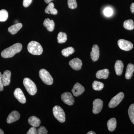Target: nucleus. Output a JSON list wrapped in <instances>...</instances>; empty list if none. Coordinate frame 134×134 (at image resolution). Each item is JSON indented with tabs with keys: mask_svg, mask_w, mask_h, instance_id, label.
Masks as SVG:
<instances>
[{
	"mask_svg": "<svg viewBox=\"0 0 134 134\" xmlns=\"http://www.w3.org/2000/svg\"><path fill=\"white\" fill-rule=\"evenodd\" d=\"M22 47L23 46L21 43H16L3 50L2 52L1 55L4 58H12L16 54L20 52L22 50Z\"/></svg>",
	"mask_w": 134,
	"mask_h": 134,
	"instance_id": "nucleus-1",
	"label": "nucleus"
},
{
	"mask_svg": "<svg viewBox=\"0 0 134 134\" xmlns=\"http://www.w3.org/2000/svg\"><path fill=\"white\" fill-rule=\"evenodd\" d=\"M27 49L29 53L34 55H40L43 52L42 46L38 42L31 41L29 43Z\"/></svg>",
	"mask_w": 134,
	"mask_h": 134,
	"instance_id": "nucleus-2",
	"label": "nucleus"
},
{
	"mask_svg": "<svg viewBox=\"0 0 134 134\" xmlns=\"http://www.w3.org/2000/svg\"><path fill=\"white\" fill-rule=\"evenodd\" d=\"M24 85L30 95L34 96L37 92V88L36 85L30 78H25L23 80Z\"/></svg>",
	"mask_w": 134,
	"mask_h": 134,
	"instance_id": "nucleus-3",
	"label": "nucleus"
},
{
	"mask_svg": "<svg viewBox=\"0 0 134 134\" xmlns=\"http://www.w3.org/2000/svg\"><path fill=\"white\" fill-rule=\"evenodd\" d=\"M53 114L55 119L60 122H64L66 120V115L64 110L60 107L56 105L53 109Z\"/></svg>",
	"mask_w": 134,
	"mask_h": 134,
	"instance_id": "nucleus-4",
	"label": "nucleus"
},
{
	"mask_svg": "<svg viewBox=\"0 0 134 134\" xmlns=\"http://www.w3.org/2000/svg\"><path fill=\"white\" fill-rule=\"evenodd\" d=\"M40 77L44 83L47 85H51L53 82V79L50 73L45 69H41L40 70Z\"/></svg>",
	"mask_w": 134,
	"mask_h": 134,
	"instance_id": "nucleus-5",
	"label": "nucleus"
},
{
	"mask_svg": "<svg viewBox=\"0 0 134 134\" xmlns=\"http://www.w3.org/2000/svg\"><path fill=\"white\" fill-rule=\"evenodd\" d=\"M124 97V94L123 92H121L117 94L116 96L112 98L108 104L109 107L113 108L117 106L122 101Z\"/></svg>",
	"mask_w": 134,
	"mask_h": 134,
	"instance_id": "nucleus-6",
	"label": "nucleus"
},
{
	"mask_svg": "<svg viewBox=\"0 0 134 134\" xmlns=\"http://www.w3.org/2000/svg\"><path fill=\"white\" fill-rule=\"evenodd\" d=\"M118 46L121 50L126 51H130L133 48V44L130 41L124 39H120L118 40Z\"/></svg>",
	"mask_w": 134,
	"mask_h": 134,
	"instance_id": "nucleus-7",
	"label": "nucleus"
},
{
	"mask_svg": "<svg viewBox=\"0 0 134 134\" xmlns=\"http://www.w3.org/2000/svg\"><path fill=\"white\" fill-rule=\"evenodd\" d=\"M62 101L68 105H72L74 104L75 100L72 94L69 92H65L61 95Z\"/></svg>",
	"mask_w": 134,
	"mask_h": 134,
	"instance_id": "nucleus-8",
	"label": "nucleus"
},
{
	"mask_svg": "<svg viewBox=\"0 0 134 134\" xmlns=\"http://www.w3.org/2000/svg\"><path fill=\"white\" fill-rule=\"evenodd\" d=\"M103 101L99 99H97L93 101V110L92 111L95 114H97L100 112L103 108Z\"/></svg>",
	"mask_w": 134,
	"mask_h": 134,
	"instance_id": "nucleus-9",
	"label": "nucleus"
},
{
	"mask_svg": "<svg viewBox=\"0 0 134 134\" xmlns=\"http://www.w3.org/2000/svg\"><path fill=\"white\" fill-rule=\"evenodd\" d=\"M16 98L22 104H25L26 102V98L22 90L19 88H17L15 90L14 93Z\"/></svg>",
	"mask_w": 134,
	"mask_h": 134,
	"instance_id": "nucleus-10",
	"label": "nucleus"
},
{
	"mask_svg": "<svg viewBox=\"0 0 134 134\" xmlns=\"http://www.w3.org/2000/svg\"><path fill=\"white\" fill-rule=\"evenodd\" d=\"M69 65L74 70H79L81 69L82 63L79 58H75L69 62Z\"/></svg>",
	"mask_w": 134,
	"mask_h": 134,
	"instance_id": "nucleus-11",
	"label": "nucleus"
},
{
	"mask_svg": "<svg viewBox=\"0 0 134 134\" xmlns=\"http://www.w3.org/2000/svg\"><path fill=\"white\" fill-rule=\"evenodd\" d=\"M84 91L85 89L83 86L79 83H76L75 85L72 90L74 96L76 97L81 95Z\"/></svg>",
	"mask_w": 134,
	"mask_h": 134,
	"instance_id": "nucleus-12",
	"label": "nucleus"
},
{
	"mask_svg": "<svg viewBox=\"0 0 134 134\" xmlns=\"http://www.w3.org/2000/svg\"><path fill=\"white\" fill-rule=\"evenodd\" d=\"M99 57V50L97 45H94L91 52V58L93 62L97 61Z\"/></svg>",
	"mask_w": 134,
	"mask_h": 134,
	"instance_id": "nucleus-13",
	"label": "nucleus"
},
{
	"mask_svg": "<svg viewBox=\"0 0 134 134\" xmlns=\"http://www.w3.org/2000/svg\"><path fill=\"white\" fill-rule=\"evenodd\" d=\"M20 115L18 112L16 111H12L9 114L7 119V122L8 124L16 121L20 118Z\"/></svg>",
	"mask_w": 134,
	"mask_h": 134,
	"instance_id": "nucleus-14",
	"label": "nucleus"
},
{
	"mask_svg": "<svg viewBox=\"0 0 134 134\" xmlns=\"http://www.w3.org/2000/svg\"><path fill=\"white\" fill-rule=\"evenodd\" d=\"M11 73L10 71L7 70L2 75V81L3 86H7L9 85L10 82Z\"/></svg>",
	"mask_w": 134,
	"mask_h": 134,
	"instance_id": "nucleus-15",
	"label": "nucleus"
},
{
	"mask_svg": "<svg viewBox=\"0 0 134 134\" xmlns=\"http://www.w3.org/2000/svg\"><path fill=\"white\" fill-rule=\"evenodd\" d=\"M43 25L46 28L48 31L52 32L54 30L55 24L53 20H50L49 18H47L44 21Z\"/></svg>",
	"mask_w": 134,
	"mask_h": 134,
	"instance_id": "nucleus-16",
	"label": "nucleus"
},
{
	"mask_svg": "<svg viewBox=\"0 0 134 134\" xmlns=\"http://www.w3.org/2000/svg\"><path fill=\"white\" fill-rule=\"evenodd\" d=\"M110 72L108 69H104L99 70L96 73V77L98 79H106L108 78Z\"/></svg>",
	"mask_w": 134,
	"mask_h": 134,
	"instance_id": "nucleus-17",
	"label": "nucleus"
},
{
	"mask_svg": "<svg viewBox=\"0 0 134 134\" xmlns=\"http://www.w3.org/2000/svg\"><path fill=\"white\" fill-rule=\"evenodd\" d=\"M124 65L123 63L120 60H118L115 62L114 68L116 74L118 76L121 75L123 72Z\"/></svg>",
	"mask_w": 134,
	"mask_h": 134,
	"instance_id": "nucleus-18",
	"label": "nucleus"
},
{
	"mask_svg": "<svg viewBox=\"0 0 134 134\" xmlns=\"http://www.w3.org/2000/svg\"><path fill=\"white\" fill-rule=\"evenodd\" d=\"M134 72V65L129 63L127 67L126 71L125 74V77L127 79L132 78Z\"/></svg>",
	"mask_w": 134,
	"mask_h": 134,
	"instance_id": "nucleus-19",
	"label": "nucleus"
},
{
	"mask_svg": "<svg viewBox=\"0 0 134 134\" xmlns=\"http://www.w3.org/2000/svg\"><path fill=\"white\" fill-rule=\"evenodd\" d=\"M22 26L23 24L21 23H18L10 26L8 29V31L11 34L14 35L21 29Z\"/></svg>",
	"mask_w": 134,
	"mask_h": 134,
	"instance_id": "nucleus-20",
	"label": "nucleus"
},
{
	"mask_svg": "<svg viewBox=\"0 0 134 134\" xmlns=\"http://www.w3.org/2000/svg\"><path fill=\"white\" fill-rule=\"evenodd\" d=\"M28 121L30 125L32 127H37L41 124V121L38 118L35 116H32L29 118Z\"/></svg>",
	"mask_w": 134,
	"mask_h": 134,
	"instance_id": "nucleus-21",
	"label": "nucleus"
},
{
	"mask_svg": "<svg viewBox=\"0 0 134 134\" xmlns=\"http://www.w3.org/2000/svg\"><path fill=\"white\" fill-rule=\"evenodd\" d=\"M45 12L46 14L56 15L58 14V11L54 8V4L52 2L49 3L48 6L46 8Z\"/></svg>",
	"mask_w": 134,
	"mask_h": 134,
	"instance_id": "nucleus-22",
	"label": "nucleus"
},
{
	"mask_svg": "<svg viewBox=\"0 0 134 134\" xmlns=\"http://www.w3.org/2000/svg\"><path fill=\"white\" fill-rule=\"evenodd\" d=\"M107 125L109 131L113 132L114 131L117 126V121L116 119L114 118L110 119L108 121Z\"/></svg>",
	"mask_w": 134,
	"mask_h": 134,
	"instance_id": "nucleus-23",
	"label": "nucleus"
},
{
	"mask_svg": "<svg viewBox=\"0 0 134 134\" xmlns=\"http://www.w3.org/2000/svg\"><path fill=\"white\" fill-rule=\"evenodd\" d=\"M123 26L125 29L127 30H133L134 29L133 21L132 19L126 20L124 22Z\"/></svg>",
	"mask_w": 134,
	"mask_h": 134,
	"instance_id": "nucleus-24",
	"label": "nucleus"
},
{
	"mask_svg": "<svg viewBox=\"0 0 134 134\" xmlns=\"http://www.w3.org/2000/svg\"><path fill=\"white\" fill-rule=\"evenodd\" d=\"M57 39L58 43L60 44L65 43L67 40L66 34L65 32H60L58 34Z\"/></svg>",
	"mask_w": 134,
	"mask_h": 134,
	"instance_id": "nucleus-25",
	"label": "nucleus"
},
{
	"mask_svg": "<svg viewBox=\"0 0 134 134\" xmlns=\"http://www.w3.org/2000/svg\"><path fill=\"white\" fill-rule=\"evenodd\" d=\"M75 50L74 48L71 47L63 49L62 51V53L63 55L65 57H68L70 55L74 53Z\"/></svg>",
	"mask_w": 134,
	"mask_h": 134,
	"instance_id": "nucleus-26",
	"label": "nucleus"
},
{
	"mask_svg": "<svg viewBox=\"0 0 134 134\" xmlns=\"http://www.w3.org/2000/svg\"><path fill=\"white\" fill-rule=\"evenodd\" d=\"M92 86L93 90L97 91H100L104 88V84L101 82L95 81L93 82Z\"/></svg>",
	"mask_w": 134,
	"mask_h": 134,
	"instance_id": "nucleus-27",
	"label": "nucleus"
},
{
	"mask_svg": "<svg viewBox=\"0 0 134 134\" xmlns=\"http://www.w3.org/2000/svg\"><path fill=\"white\" fill-rule=\"evenodd\" d=\"M8 17V14L7 10L2 9L0 10V22L5 21Z\"/></svg>",
	"mask_w": 134,
	"mask_h": 134,
	"instance_id": "nucleus-28",
	"label": "nucleus"
},
{
	"mask_svg": "<svg viewBox=\"0 0 134 134\" xmlns=\"http://www.w3.org/2000/svg\"><path fill=\"white\" fill-rule=\"evenodd\" d=\"M129 115L131 122L134 125V104L130 106L128 110Z\"/></svg>",
	"mask_w": 134,
	"mask_h": 134,
	"instance_id": "nucleus-29",
	"label": "nucleus"
},
{
	"mask_svg": "<svg viewBox=\"0 0 134 134\" xmlns=\"http://www.w3.org/2000/svg\"><path fill=\"white\" fill-rule=\"evenodd\" d=\"M68 4L69 8L71 9H75L77 7L76 0H68Z\"/></svg>",
	"mask_w": 134,
	"mask_h": 134,
	"instance_id": "nucleus-30",
	"label": "nucleus"
},
{
	"mask_svg": "<svg viewBox=\"0 0 134 134\" xmlns=\"http://www.w3.org/2000/svg\"><path fill=\"white\" fill-rule=\"evenodd\" d=\"M104 14L106 16H111L113 14V9L111 8H105L104 10Z\"/></svg>",
	"mask_w": 134,
	"mask_h": 134,
	"instance_id": "nucleus-31",
	"label": "nucleus"
},
{
	"mask_svg": "<svg viewBox=\"0 0 134 134\" xmlns=\"http://www.w3.org/2000/svg\"><path fill=\"white\" fill-rule=\"evenodd\" d=\"M37 133L38 134H47L48 131L44 127L41 126L37 130Z\"/></svg>",
	"mask_w": 134,
	"mask_h": 134,
	"instance_id": "nucleus-32",
	"label": "nucleus"
},
{
	"mask_svg": "<svg viewBox=\"0 0 134 134\" xmlns=\"http://www.w3.org/2000/svg\"><path fill=\"white\" fill-rule=\"evenodd\" d=\"M38 134L37 130L35 127H32L30 128L27 132V134Z\"/></svg>",
	"mask_w": 134,
	"mask_h": 134,
	"instance_id": "nucleus-33",
	"label": "nucleus"
},
{
	"mask_svg": "<svg viewBox=\"0 0 134 134\" xmlns=\"http://www.w3.org/2000/svg\"><path fill=\"white\" fill-rule=\"evenodd\" d=\"M32 1V0H23V5L25 7H28L31 4Z\"/></svg>",
	"mask_w": 134,
	"mask_h": 134,
	"instance_id": "nucleus-34",
	"label": "nucleus"
},
{
	"mask_svg": "<svg viewBox=\"0 0 134 134\" xmlns=\"http://www.w3.org/2000/svg\"><path fill=\"white\" fill-rule=\"evenodd\" d=\"M3 85L2 81V75L0 72V91H2L3 90Z\"/></svg>",
	"mask_w": 134,
	"mask_h": 134,
	"instance_id": "nucleus-35",
	"label": "nucleus"
},
{
	"mask_svg": "<svg viewBox=\"0 0 134 134\" xmlns=\"http://www.w3.org/2000/svg\"><path fill=\"white\" fill-rule=\"evenodd\" d=\"M130 9L131 12L133 14H134V3H133L131 4L130 7Z\"/></svg>",
	"mask_w": 134,
	"mask_h": 134,
	"instance_id": "nucleus-36",
	"label": "nucleus"
},
{
	"mask_svg": "<svg viewBox=\"0 0 134 134\" xmlns=\"http://www.w3.org/2000/svg\"><path fill=\"white\" fill-rule=\"evenodd\" d=\"M87 134H96V133L95 132H93V131H90L88 132L87 133Z\"/></svg>",
	"mask_w": 134,
	"mask_h": 134,
	"instance_id": "nucleus-37",
	"label": "nucleus"
},
{
	"mask_svg": "<svg viewBox=\"0 0 134 134\" xmlns=\"http://www.w3.org/2000/svg\"><path fill=\"white\" fill-rule=\"evenodd\" d=\"M52 1L53 0H44V1L46 3H49Z\"/></svg>",
	"mask_w": 134,
	"mask_h": 134,
	"instance_id": "nucleus-38",
	"label": "nucleus"
},
{
	"mask_svg": "<svg viewBox=\"0 0 134 134\" xmlns=\"http://www.w3.org/2000/svg\"><path fill=\"white\" fill-rule=\"evenodd\" d=\"M4 132H3V131L1 129H0V134H4Z\"/></svg>",
	"mask_w": 134,
	"mask_h": 134,
	"instance_id": "nucleus-39",
	"label": "nucleus"
}]
</instances>
